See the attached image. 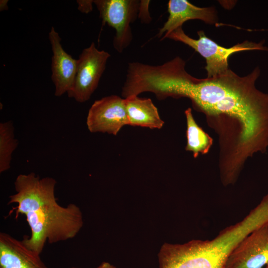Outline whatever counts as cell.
Returning <instances> with one entry per match:
<instances>
[{
	"label": "cell",
	"mask_w": 268,
	"mask_h": 268,
	"mask_svg": "<svg viewBox=\"0 0 268 268\" xmlns=\"http://www.w3.org/2000/svg\"><path fill=\"white\" fill-rule=\"evenodd\" d=\"M128 125L161 129L164 123L150 98L132 95L125 98Z\"/></svg>",
	"instance_id": "cell-12"
},
{
	"label": "cell",
	"mask_w": 268,
	"mask_h": 268,
	"mask_svg": "<svg viewBox=\"0 0 268 268\" xmlns=\"http://www.w3.org/2000/svg\"><path fill=\"white\" fill-rule=\"evenodd\" d=\"M110 54L98 50L94 42L84 49L77 59L73 84L67 92L69 98L83 103L88 100L98 86Z\"/></svg>",
	"instance_id": "cell-5"
},
{
	"label": "cell",
	"mask_w": 268,
	"mask_h": 268,
	"mask_svg": "<svg viewBox=\"0 0 268 268\" xmlns=\"http://www.w3.org/2000/svg\"><path fill=\"white\" fill-rule=\"evenodd\" d=\"M264 268H268V263L266 265Z\"/></svg>",
	"instance_id": "cell-19"
},
{
	"label": "cell",
	"mask_w": 268,
	"mask_h": 268,
	"mask_svg": "<svg viewBox=\"0 0 268 268\" xmlns=\"http://www.w3.org/2000/svg\"><path fill=\"white\" fill-rule=\"evenodd\" d=\"M149 0H140L139 7L138 17L141 22L149 23L151 17L148 10Z\"/></svg>",
	"instance_id": "cell-15"
},
{
	"label": "cell",
	"mask_w": 268,
	"mask_h": 268,
	"mask_svg": "<svg viewBox=\"0 0 268 268\" xmlns=\"http://www.w3.org/2000/svg\"><path fill=\"white\" fill-rule=\"evenodd\" d=\"M102 19V26L107 23L113 28L114 49L122 53L131 44L133 34L131 27L138 17L140 1L137 0H95Z\"/></svg>",
	"instance_id": "cell-6"
},
{
	"label": "cell",
	"mask_w": 268,
	"mask_h": 268,
	"mask_svg": "<svg viewBox=\"0 0 268 268\" xmlns=\"http://www.w3.org/2000/svg\"><path fill=\"white\" fill-rule=\"evenodd\" d=\"M86 125L91 133L116 135L128 125L125 98L112 95L95 101L89 109Z\"/></svg>",
	"instance_id": "cell-7"
},
{
	"label": "cell",
	"mask_w": 268,
	"mask_h": 268,
	"mask_svg": "<svg viewBox=\"0 0 268 268\" xmlns=\"http://www.w3.org/2000/svg\"><path fill=\"white\" fill-rule=\"evenodd\" d=\"M185 66L179 56L155 66L149 75L150 90L160 100L189 99L218 135L220 170L238 174L248 158L268 147V93L255 85L260 68L243 76L229 68L214 77L198 78Z\"/></svg>",
	"instance_id": "cell-1"
},
{
	"label": "cell",
	"mask_w": 268,
	"mask_h": 268,
	"mask_svg": "<svg viewBox=\"0 0 268 268\" xmlns=\"http://www.w3.org/2000/svg\"><path fill=\"white\" fill-rule=\"evenodd\" d=\"M268 263V224L244 238L232 251L225 268H264Z\"/></svg>",
	"instance_id": "cell-8"
},
{
	"label": "cell",
	"mask_w": 268,
	"mask_h": 268,
	"mask_svg": "<svg viewBox=\"0 0 268 268\" xmlns=\"http://www.w3.org/2000/svg\"><path fill=\"white\" fill-rule=\"evenodd\" d=\"M78 9L85 13H88L92 10V4L94 0H77Z\"/></svg>",
	"instance_id": "cell-16"
},
{
	"label": "cell",
	"mask_w": 268,
	"mask_h": 268,
	"mask_svg": "<svg viewBox=\"0 0 268 268\" xmlns=\"http://www.w3.org/2000/svg\"><path fill=\"white\" fill-rule=\"evenodd\" d=\"M185 114L187 120V138L185 149L193 152L194 158H197L200 153L206 154L212 145V138L196 123L190 108L185 110Z\"/></svg>",
	"instance_id": "cell-13"
},
{
	"label": "cell",
	"mask_w": 268,
	"mask_h": 268,
	"mask_svg": "<svg viewBox=\"0 0 268 268\" xmlns=\"http://www.w3.org/2000/svg\"><path fill=\"white\" fill-rule=\"evenodd\" d=\"M49 39L53 52L51 78L55 86V95L59 97L67 93L73 84L77 60L64 50L61 43V38L53 26L49 33Z\"/></svg>",
	"instance_id": "cell-9"
},
{
	"label": "cell",
	"mask_w": 268,
	"mask_h": 268,
	"mask_svg": "<svg viewBox=\"0 0 268 268\" xmlns=\"http://www.w3.org/2000/svg\"><path fill=\"white\" fill-rule=\"evenodd\" d=\"M198 39H195L187 35L182 27L175 29L164 38H168L188 45L203 57L206 62L205 69L207 77L210 78L223 74L230 68L228 58L233 54L244 51H268L264 46V42L256 43L245 41L229 48L224 47L207 37L204 31L197 32Z\"/></svg>",
	"instance_id": "cell-4"
},
{
	"label": "cell",
	"mask_w": 268,
	"mask_h": 268,
	"mask_svg": "<svg viewBox=\"0 0 268 268\" xmlns=\"http://www.w3.org/2000/svg\"><path fill=\"white\" fill-rule=\"evenodd\" d=\"M56 184L52 177L41 179L33 172L20 174L14 183L16 193L9 197L8 204L17 203L13 208L15 218L24 215L31 230L30 236H25L23 242L39 255L47 242L54 244L72 239L83 225L82 213L77 205L63 206L57 201Z\"/></svg>",
	"instance_id": "cell-2"
},
{
	"label": "cell",
	"mask_w": 268,
	"mask_h": 268,
	"mask_svg": "<svg viewBox=\"0 0 268 268\" xmlns=\"http://www.w3.org/2000/svg\"><path fill=\"white\" fill-rule=\"evenodd\" d=\"M255 229L252 220L245 217L212 240L164 243L158 255L159 268H225L232 251Z\"/></svg>",
	"instance_id": "cell-3"
},
{
	"label": "cell",
	"mask_w": 268,
	"mask_h": 268,
	"mask_svg": "<svg viewBox=\"0 0 268 268\" xmlns=\"http://www.w3.org/2000/svg\"><path fill=\"white\" fill-rule=\"evenodd\" d=\"M97 268H116L114 266L111 265L108 262H102Z\"/></svg>",
	"instance_id": "cell-17"
},
{
	"label": "cell",
	"mask_w": 268,
	"mask_h": 268,
	"mask_svg": "<svg viewBox=\"0 0 268 268\" xmlns=\"http://www.w3.org/2000/svg\"><path fill=\"white\" fill-rule=\"evenodd\" d=\"M8 0H1L0 2V11L6 10V6H7V3Z\"/></svg>",
	"instance_id": "cell-18"
},
{
	"label": "cell",
	"mask_w": 268,
	"mask_h": 268,
	"mask_svg": "<svg viewBox=\"0 0 268 268\" xmlns=\"http://www.w3.org/2000/svg\"><path fill=\"white\" fill-rule=\"evenodd\" d=\"M0 268H48L40 255L29 249L22 240L0 233Z\"/></svg>",
	"instance_id": "cell-11"
},
{
	"label": "cell",
	"mask_w": 268,
	"mask_h": 268,
	"mask_svg": "<svg viewBox=\"0 0 268 268\" xmlns=\"http://www.w3.org/2000/svg\"><path fill=\"white\" fill-rule=\"evenodd\" d=\"M14 126L12 121L0 124V173L10 167L11 155L18 145L14 137Z\"/></svg>",
	"instance_id": "cell-14"
},
{
	"label": "cell",
	"mask_w": 268,
	"mask_h": 268,
	"mask_svg": "<svg viewBox=\"0 0 268 268\" xmlns=\"http://www.w3.org/2000/svg\"><path fill=\"white\" fill-rule=\"evenodd\" d=\"M169 16L156 35L160 40L189 20L199 19L210 24L217 23V11L213 6L201 7L187 0H170L168 2Z\"/></svg>",
	"instance_id": "cell-10"
}]
</instances>
